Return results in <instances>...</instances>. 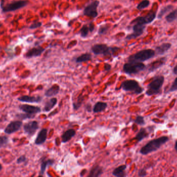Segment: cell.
<instances>
[{
  "label": "cell",
  "instance_id": "obj_4",
  "mask_svg": "<svg viewBox=\"0 0 177 177\" xmlns=\"http://www.w3.org/2000/svg\"><path fill=\"white\" fill-rule=\"evenodd\" d=\"M121 88L124 91L131 92L136 95L141 94L144 90L138 82L134 80H125L121 83Z\"/></svg>",
  "mask_w": 177,
  "mask_h": 177
},
{
  "label": "cell",
  "instance_id": "obj_31",
  "mask_svg": "<svg viewBox=\"0 0 177 177\" xmlns=\"http://www.w3.org/2000/svg\"><path fill=\"white\" fill-rule=\"evenodd\" d=\"M150 2L149 0H143L137 6V9L138 10H142L147 8L150 5Z\"/></svg>",
  "mask_w": 177,
  "mask_h": 177
},
{
  "label": "cell",
  "instance_id": "obj_36",
  "mask_svg": "<svg viewBox=\"0 0 177 177\" xmlns=\"http://www.w3.org/2000/svg\"><path fill=\"white\" fill-rule=\"evenodd\" d=\"M35 115H33V114H21L18 115V117L19 119H21L22 120H25L26 119H33L35 117Z\"/></svg>",
  "mask_w": 177,
  "mask_h": 177
},
{
  "label": "cell",
  "instance_id": "obj_41",
  "mask_svg": "<svg viewBox=\"0 0 177 177\" xmlns=\"http://www.w3.org/2000/svg\"><path fill=\"white\" fill-rule=\"evenodd\" d=\"M84 108H85V110H86L87 111L89 112H91L93 110L91 105L90 103H87V105H85Z\"/></svg>",
  "mask_w": 177,
  "mask_h": 177
},
{
  "label": "cell",
  "instance_id": "obj_46",
  "mask_svg": "<svg viewBox=\"0 0 177 177\" xmlns=\"http://www.w3.org/2000/svg\"><path fill=\"white\" fill-rule=\"evenodd\" d=\"M2 168H3V167H2V165L0 164V172L2 170Z\"/></svg>",
  "mask_w": 177,
  "mask_h": 177
},
{
  "label": "cell",
  "instance_id": "obj_44",
  "mask_svg": "<svg viewBox=\"0 0 177 177\" xmlns=\"http://www.w3.org/2000/svg\"><path fill=\"white\" fill-rule=\"evenodd\" d=\"M172 72H173L174 75H177V64L175 66V67L173 68Z\"/></svg>",
  "mask_w": 177,
  "mask_h": 177
},
{
  "label": "cell",
  "instance_id": "obj_14",
  "mask_svg": "<svg viewBox=\"0 0 177 177\" xmlns=\"http://www.w3.org/2000/svg\"><path fill=\"white\" fill-rule=\"evenodd\" d=\"M19 109L21 111L25 112L26 113L30 114L35 115L41 112V108L40 107L34 106H31L29 105H22L19 106Z\"/></svg>",
  "mask_w": 177,
  "mask_h": 177
},
{
  "label": "cell",
  "instance_id": "obj_24",
  "mask_svg": "<svg viewBox=\"0 0 177 177\" xmlns=\"http://www.w3.org/2000/svg\"><path fill=\"white\" fill-rule=\"evenodd\" d=\"M54 163V160L53 159H43L40 164V175H43L44 172L46 171L47 167L52 166Z\"/></svg>",
  "mask_w": 177,
  "mask_h": 177
},
{
  "label": "cell",
  "instance_id": "obj_3",
  "mask_svg": "<svg viewBox=\"0 0 177 177\" xmlns=\"http://www.w3.org/2000/svg\"><path fill=\"white\" fill-rule=\"evenodd\" d=\"M155 51L152 49H146L138 51L128 57V62H142L152 58L155 56Z\"/></svg>",
  "mask_w": 177,
  "mask_h": 177
},
{
  "label": "cell",
  "instance_id": "obj_29",
  "mask_svg": "<svg viewBox=\"0 0 177 177\" xmlns=\"http://www.w3.org/2000/svg\"><path fill=\"white\" fill-rule=\"evenodd\" d=\"M84 100V96H83L82 94H81L77 98V100L73 103V109L74 110H78L83 105Z\"/></svg>",
  "mask_w": 177,
  "mask_h": 177
},
{
  "label": "cell",
  "instance_id": "obj_7",
  "mask_svg": "<svg viewBox=\"0 0 177 177\" xmlns=\"http://www.w3.org/2000/svg\"><path fill=\"white\" fill-rule=\"evenodd\" d=\"M156 18V11H151L147 15L138 17L133 20L131 23H138L146 25L152 23Z\"/></svg>",
  "mask_w": 177,
  "mask_h": 177
},
{
  "label": "cell",
  "instance_id": "obj_26",
  "mask_svg": "<svg viewBox=\"0 0 177 177\" xmlns=\"http://www.w3.org/2000/svg\"><path fill=\"white\" fill-rule=\"evenodd\" d=\"M107 106H108V105L107 103L102 102V101H98L93 106L92 111L94 113H100L106 110Z\"/></svg>",
  "mask_w": 177,
  "mask_h": 177
},
{
  "label": "cell",
  "instance_id": "obj_23",
  "mask_svg": "<svg viewBox=\"0 0 177 177\" xmlns=\"http://www.w3.org/2000/svg\"><path fill=\"white\" fill-rule=\"evenodd\" d=\"M58 102V99L56 98H52L46 101L44 105L43 111L46 112H48L51 111Z\"/></svg>",
  "mask_w": 177,
  "mask_h": 177
},
{
  "label": "cell",
  "instance_id": "obj_38",
  "mask_svg": "<svg viewBox=\"0 0 177 177\" xmlns=\"http://www.w3.org/2000/svg\"><path fill=\"white\" fill-rule=\"evenodd\" d=\"M147 175V172H146V169L141 168L139 170L138 172V175L139 177H145Z\"/></svg>",
  "mask_w": 177,
  "mask_h": 177
},
{
  "label": "cell",
  "instance_id": "obj_12",
  "mask_svg": "<svg viewBox=\"0 0 177 177\" xmlns=\"http://www.w3.org/2000/svg\"><path fill=\"white\" fill-rule=\"evenodd\" d=\"M22 126V122L21 120H15L11 122L7 125L4 130V132L7 134H12L18 131Z\"/></svg>",
  "mask_w": 177,
  "mask_h": 177
},
{
  "label": "cell",
  "instance_id": "obj_21",
  "mask_svg": "<svg viewBox=\"0 0 177 177\" xmlns=\"http://www.w3.org/2000/svg\"><path fill=\"white\" fill-rule=\"evenodd\" d=\"M127 168L126 165H121L115 168L112 172V175L117 177H126V173L125 170Z\"/></svg>",
  "mask_w": 177,
  "mask_h": 177
},
{
  "label": "cell",
  "instance_id": "obj_34",
  "mask_svg": "<svg viewBox=\"0 0 177 177\" xmlns=\"http://www.w3.org/2000/svg\"><path fill=\"white\" fill-rule=\"evenodd\" d=\"M9 142V138L7 136L0 137V148L6 146Z\"/></svg>",
  "mask_w": 177,
  "mask_h": 177
},
{
  "label": "cell",
  "instance_id": "obj_9",
  "mask_svg": "<svg viewBox=\"0 0 177 177\" xmlns=\"http://www.w3.org/2000/svg\"><path fill=\"white\" fill-rule=\"evenodd\" d=\"M28 4V1H18L13 2L11 3L7 4V5L4 6V7H2V10L4 12H12V11H16L17 9H20L21 8L25 7Z\"/></svg>",
  "mask_w": 177,
  "mask_h": 177
},
{
  "label": "cell",
  "instance_id": "obj_6",
  "mask_svg": "<svg viewBox=\"0 0 177 177\" xmlns=\"http://www.w3.org/2000/svg\"><path fill=\"white\" fill-rule=\"evenodd\" d=\"M119 48L117 47H109L104 44H95L92 46V51L95 55H109L114 53Z\"/></svg>",
  "mask_w": 177,
  "mask_h": 177
},
{
  "label": "cell",
  "instance_id": "obj_35",
  "mask_svg": "<svg viewBox=\"0 0 177 177\" xmlns=\"http://www.w3.org/2000/svg\"><path fill=\"white\" fill-rule=\"evenodd\" d=\"M177 90V78H175L174 80L173 83L172 84L170 88H169L168 90L167 91V93H169V92H174Z\"/></svg>",
  "mask_w": 177,
  "mask_h": 177
},
{
  "label": "cell",
  "instance_id": "obj_16",
  "mask_svg": "<svg viewBox=\"0 0 177 177\" xmlns=\"http://www.w3.org/2000/svg\"><path fill=\"white\" fill-rule=\"evenodd\" d=\"M172 46V44L170 43H164L161 45L156 46L154 50L156 55H163L170 50Z\"/></svg>",
  "mask_w": 177,
  "mask_h": 177
},
{
  "label": "cell",
  "instance_id": "obj_18",
  "mask_svg": "<svg viewBox=\"0 0 177 177\" xmlns=\"http://www.w3.org/2000/svg\"><path fill=\"white\" fill-rule=\"evenodd\" d=\"M45 49H44L42 47L38 46L37 47H34V48H32L31 50H29L26 53V56L28 58L39 56L45 51Z\"/></svg>",
  "mask_w": 177,
  "mask_h": 177
},
{
  "label": "cell",
  "instance_id": "obj_2",
  "mask_svg": "<svg viewBox=\"0 0 177 177\" xmlns=\"http://www.w3.org/2000/svg\"><path fill=\"white\" fill-rule=\"evenodd\" d=\"M165 81V78L163 75L154 76L153 80L148 85L146 90V95L152 96L161 94L162 88Z\"/></svg>",
  "mask_w": 177,
  "mask_h": 177
},
{
  "label": "cell",
  "instance_id": "obj_42",
  "mask_svg": "<svg viewBox=\"0 0 177 177\" xmlns=\"http://www.w3.org/2000/svg\"><path fill=\"white\" fill-rule=\"evenodd\" d=\"M89 28L90 31V32H93L94 30L95 26L92 23H90L89 25Z\"/></svg>",
  "mask_w": 177,
  "mask_h": 177
},
{
  "label": "cell",
  "instance_id": "obj_15",
  "mask_svg": "<svg viewBox=\"0 0 177 177\" xmlns=\"http://www.w3.org/2000/svg\"><path fill=\"white\" fill-rule=\"evenodd\" d=\"M48 129L43 128L38 133L37 137L35 140V144L36 145H41L44 144L47 138Z\"/></svg>",
  "mask_w": 177,
  "mask_h": 177
},
{
  "label": "cell",
  "instance_id": "obj_32",
  "mask_svg": "<svg viewBox=\"0 0 177 177\" xmlns=\"http://www.w3.org/2000/svg\"><path fill=\"white\" fill-rule=\"evenodd\" d=\"M134 122L140 126H144L146 124V122L145 120L144 117L141 115L137 116V117L134 120Z\"/></svg>",
  "mask_w": 177,
  "mask_h": 177
},
{
  "label": "cell",
  "instance_id": "obj_5",
  "mask_svg": "<svg viewBox=\"0 0 177 177\" xmlns=\"http://www.w3.org/2000/svg\"><path fill=\"white\" fill-rule=\"evenodd\" d=\"M146 69L145 64L139 62H128L125 64L123 67V71L128 75H136Z\"/></svg>",
  "mask_w": 177,
  "mask_h": 177
},
{
  "label": "cell",
  "instance_id": "obj_39",
  "mask_svg": "<svg viewBox=\"0 0 177 177\" xmlns=\"http://www.w3.org/2000/svg\"><path fill=\"white\" fill-rule=\"evenodd\" d=\"M42 23H40V22H39V21L35 22L34 23H33L32 25H31L30 28L31 29L37 28L40 27L42 26Z\"/></svg>",
  "mask_w": 177,
  "mask_h": 177
},
{
  "label": "cell",
  "instance_id": "obj_22",
  "mask_svg": "<svg viewBox=\"0 0 177 177\" xmlns=\"http://www.w3.org/2000/svg\"><path fill=\"white\" fill-rule=\"evenodd\" d=\"M103 174V169L102 167L97 165L93 166L91 170L90 171L89 174L88 175L89 177H100L102 174Z\"/></svg>",
  "mask_w": 177,
  "mask_h": 177
},
{
  "label": "cell",
  "instance_id": "obj_40",
  "mask_svg": "<svg viewBox=\"0 0 177 177\" xmlns=\"http://www.w3.org/2000/svg\"><path fill=\"white\" fill-rule=\"evenodd\" d=\"M26 161V157L23 155V156H20L19 158H18L17 160V163L18 164H20L21 163H24Z\"/></svg>",
  "mask_w": 177,
  "mask_h": 177
},
{
  "label": "cell",
  "instance_id": "obj_33",
  "mask_svg": "<svg viewBox=\"0 0 177 177\" xmlns=\"http://www.w3.org/2000/svg\"><path fill=\"white\" fill-rule=\"evenodd\" d=\"M89 32H90V31L89 27H88L86 25H84L82 27V28L81 29L80 31V33L81 36L82 37H85L88 36Z\"/></svg>",
  "mask_w": 177,
  "mask_h": 177
},
{
  "label": "cell",
  "instance_id": "obj_27",
  "mask_svg": "<svg viewBox=\"0 0 177 177\" xmlns=\"http://www.w3.org/2000/svg\"><path fill=\"white\" fill-rule=\"evenodd\" d=\"M174 8V6L172 5H168L165 6L164 7H163L159 12L158 13V19H162L163 18V16H164L165 14H166L167 12H169L170 11H172Z\"/></svg>",
  "mask_w": 177,
  "mask_h": 177
},
{
  "label": "cell",
  "instance_id": "obj_10",
  "mask_svg": "<svg viewBox=\"0 0 177 177\" xmlns=\"http://www.w3.org/2000/svg\"><path fill=\"white\" fill-rule=\"evenodd\" d=\"M146 27V25L135 23L133 27V32L130 35L127 36L126 37V39H136L137 37H139L144 33Z\"/></svg>",
  "mask_w": 177,
  "mask_h": 177
},
{
  "label": "cell",
  "instance_id": "obj_11",
  "mask_svg": "<svg viewBox=\"0 0 177 177\" xmlns=\"http://www.w3.org/2000/svg\"><path fill=\"white\" fill-rule=\"evenodd\" d=\"M39 128V123L36 120H33V121L26 123V124H25V125L23 126V129L25 133L30 136H33Z\"/></svg>",
  "mask_w": 177,
  "mask_h": 177
},
{
  "label": "cell",
  "instance_id": "obj_1",
  "mask_svg": "<svg viewBox=\"0 0 177 177\" xmlns=\"http://www.w3.org/2000/svg\"><path fill=\"white\" fill-rule=\"evenodd\" d=\"M169 140V137L167 136L160 137L159 138L154 139L142 147L139 151V152L142 155H146L155 152L160 149L162 145L168 141Z\"/></svg>",
  "mask_w": 177,
  "mask_h": 177
},
{
  "label": "cell",
  "instance_id": "obj_37",
  "mask_svg": "<svg viewBox=\"0 0 177 177\" xmlns=\"http://www.w3.org/2000/svg\"><path fill=\"white\" fill-rule=\"evenodd\" d=\"M109 26L107 25H103L100 26V28L98 30V34H104L107 33L108 30Z\"/></svg>",
  "mask_w": 177,
  "mask_h": 177
},
{
  "label": "cell",
  "instance_id": "obj_43",
  "mask_svg": "<svg viewBox=\"0 0 177 177\" xmlns=\"http://www.w3.org/2000/svg\"><path fill=\"white\" fill-rule=\"evenodd\" d=\"M104 67H105V71H109L111 70V64H105Z\"/></svg>",
  "mask_w": 177,
  "mask_h": 177
},
{
  "label": "cell",
  "instance_id": "obj_13",
  "mask_svg": "<svg viewBox=\"0 0 177 177\" xmlns=\"http://www.w3.org/2000/svg\"><path fill=\"white\" fill-rule=\"evenodd\" d=\"M166 61V57H163L151 62V64H149L148 66V70L149 72H152L156 70L157 69H159L160 68L165 64Z\"/></svg>",
  "mask_w": 177,
  "mask_h": 177
},
{
  "label": "cell",
  "instance_id": "obj_20",
  "mask_svg": "<svg viewBox=\"0 0 177 177\" xmlns=\"http://www.w3.org/2000/svg\"><path fill=\"white\" fill-rule=\"evenodd\" d=\"M76 134V132L74 129H69L67 130L62 135V142L65 144L69 141L73 137L75 136Z\"/></svg>",
  "mask_w": 177,
  "mask_h": 177
},
{
  "label": "cell",
  "instance_id": "obj_28",
  "mask_svg": "<svg viewBox=\"0 0 177 177\" xmlns=\"http://www.w3.org/2000/svg\"><path fill=\"white\" fill-rule=\"evenodd\" d=\"M165 19L169 23H172V22L177 20V8L170 12L165 17Z\"/></svg>",
  "mask_w": 177,
  "mask_h": 177
},
{
  "label": "cell",
  "instance_id": "obj_25",
  "mask_svg": "<svg viewBox=\"0 0 177 177\" xmlns=\"http://www.w3.org/2000/svg\"><path fill=\"white\" fill-rule=\"evenodd\" d=\"M148 131H149V130H148L146 128H141L139 130L138 133H137V135H136L134 139L137 140L138 142L141 141L145 138H147L149 137L150 133H149Z\"/></svg>",
  "mask_w": 177,
  "mask_h": 177
},
{
  "label": "cell",
  "instance_id": "obj_8",
  "mask_svg": "<svg viewBox=\"0 0 177 177\" xmlns=\"http://www.w3.org/2000/svg\"><path fill=\"white\" fill-rule=\"evenodd\" d=\"M99 4L100 2L97 0H95L92 2L90 4L84 9L83 12L84 15L92 18L97 17L98 16L97 7Z\"/></svg>",
  "mask_w": 177,
  "mask_h": 177
},
{
  "label": "cell",
  "instance_id": "obj_30",
  "mask_svg": "<svg viewBox=\"0 0 177 177\" xmlns=\"http://www.w3.org/2000/svg\"><path fill=\"white\" fill-rule=\"evenodd\" d=\"M92 59V55L90 54L86 53L81 55L79 57H77L76 59V62L77 63H81L83 62H86Z\"/></svg>",
  "mask_w": 177,
  "mask_h": 177
},
{
  "label": "cell",
  "instance_id": "obj_19",
  "mask_svg": "<svg viewBox=\"0 0 177 177\" xmlns=\"http://www.w3.org/2000/svg\"><path fill=\"white\" fill-rule=\"evenodd\" d=\"M60 87L58 84H54L50 88L48 89L45 92V96L47 97H52L59 94L60 92Z\"/></svg>",
  "mask_w": 177,
  "mask_h": 177
},
{
  "label": "cell",
  "instance_id": "obj_17",
  "mask_svg": "<svg viewBox=\"0 0 177 177\" xmlns=\"http://www.w3.org/2000/svg\"><path fill=\"white\" fill-rule=\"evenodd\" d=\"M41 96H22L18 98L19 101L24 102L39 103L42 101Z\"/></svg>",
  "mask_w": 177,
  "mask_h": 177
},
{
  "label": "cell",
  "instance_id": "obj_45",
  "mask_svg": "<svg viewBox=\"0 0 177 177\" xmlns=\"http://www.w3.org/2000/svg\"><path fill=\"white\" fill-rule=\"evenodd\" d=\"M175 151L177 152V140L175 142Z\"/></svg>",
  "mask_w": 177,
  "mask_h": 177
}]
</instances>
